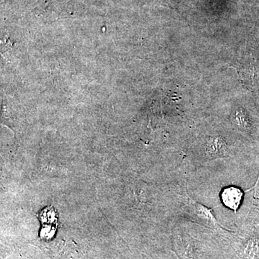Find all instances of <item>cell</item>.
<instances>
[{
	"label": "cell",
	"mask_w": 259,
	"mask_h": 259,
	"mask_svg": "<svg viewBox=\"0 0 259 259\" xmlns=\"http://www.w3.org/2000/svg\"><path fill=\"white\" fill-rule=\"evenodd\" d=\"M243 196V192L240 189L231 187L223 190L221 198L225 205L236 212L241 204Z\"/></svg>",
	"instance_id": "1"
}]
</instances>
